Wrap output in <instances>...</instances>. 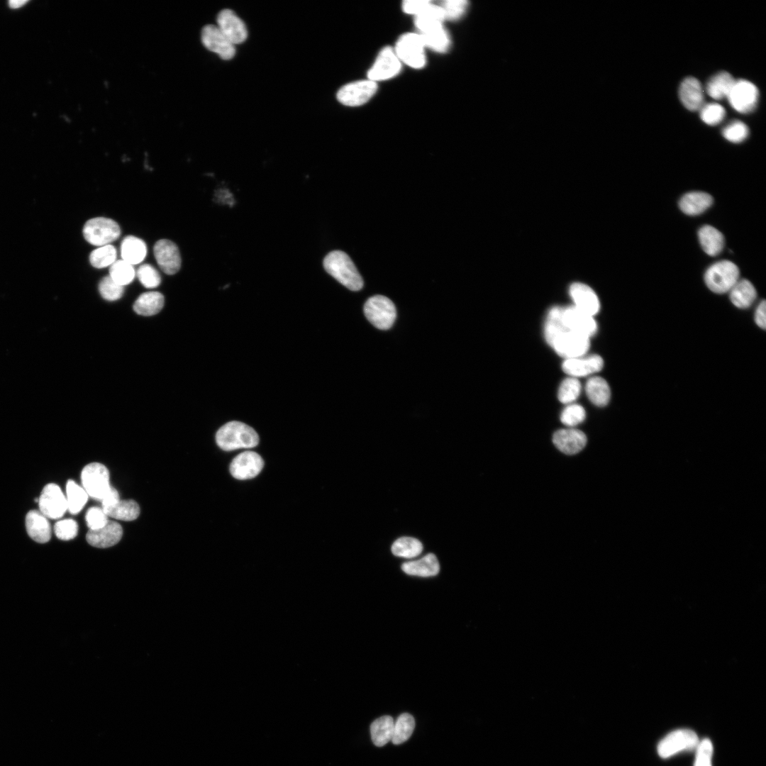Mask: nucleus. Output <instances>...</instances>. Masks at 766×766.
<instances>
[{"label": "nucleus", "instance_id": "nucleus-1", "mask_svg": "<svg viewBox=\"0 0 766 766\" xmlns=\"http://www.w3.org/2000/svg\"><path fill=\"white\" fill-rule=\"evenodd\" d=\"M326 271L343 286L352 291L363 287V280L353 262L344 252L334 250L323 260Z\"/></svg>", "mask_w": 766, "mask_h": 766}, {"label": "nucleus", "instance_id": "nucleus-2", "mask_svg": "<svg viewBox=\"0 0 766 766\" xmlns=\"http://www.w3.org/2000/svg\"><path fill=\"white\" fill-rule=\"evenodd\" d=\"M216 441L222 450L231 451L255 447L259 443V436L250 426L233 421L224 424L218 430Z\"/></svg>", "mask_w": 766, "mask_h": 766}, {"label": "nucleus", "instance_id": "nucleus-3", "mask_svg": "<svg viewBox=\"0 0 766 766\" xmlns=\"http://www.w3.org/2000/svg\"><path fill=\"white\" fill-rule=\"evenodd\" d=\"M739 269L729 260H721L711 265L704 274L707 287L714 293L728 292L739 280Z\"/></svg>", "mask_w": 766, "mask_h": 766}, {"label": "nucleus", "instance_id": "nucleus-4", "mask_svg": "<svg viewBox=\"0 0 766 766\" xmlns=\"http://www.w3.org/2000/svg\"><path fill=\"white\" fill-rule=\"evenodd\" d=\"M83 235L90 244L96 246L110 245L121 235L119 225L113 219L96 217L88 220L83 228Z\"/></svg>", "mask_w": 766, "mask_h": 766}, {"label": "nucleus", "instance_id": "nucleus-5", "mask_svg": "<svg viewBox=\"0 0 766 766\" xmlns=\"http://www.w3.org/2000/svg\"><path fill=\"white\" fill-rule=\"evenodd\" d=\"M81 479L88 496L100 501L112 488L108 469L99 462L86 465L82 471Z\"/></svg>", "mask_w": 766, "mask_h": 766}, {"label": "nucleus", "instance_id": "nucleus-6", "mask_svg": "<svg viewBox=\"0 0 766 766\" xmlns=\"http://www.w3.org/2000/svg\"><path fill=\"white\" fill-rule=\"evenodd\" d=\"M364 313L367 320L381 330L390 328L396 317L394 303L382 295H374L369 298L365 304Z\"/></svg>", "mask_w": 766, "mask_h": 766}, {"label": "nucleus", "instance_id": "nucleus-7", "mask_svg": "<svg viewBox=\"0 0 766 766\" xmlns=\"http://www.w3.org/2000/svg\"><path fill=\"white\" fill-rule=\"evenodd\" d=\"M425 48L418 33H407L398 39L394 50L401 62L412 68L420 69L426 64Z\"/></svg>", "mask_w": 766, "mask_h": 766}, {"label": "nucleus", "instance_id": "nucleus-8", "mask_svg": "<svg viewBox=\"0 0 766 766\" xmlns=\"http://www.w3.org/2000/svg\"><path fill=\"white\" fill-rule=\"evenodd\" d=\"M696 733L689 729H679L667 735L658 744L657 753L662 758H667L679 752L692 750L699 744Z\"/></svg>", "mask_w": 766, "mask_h": 766}, {"label": "nucleus", "instance_id": "nucleus-9", "mask_svg": "<svg viewBox=\"0 0 766 766\" xmlns=\"http://www.w3.org/2000/svg\"><path fill=\"white\" fill-rule=\"evenodd\" d=\"M377 85L370 79L359 80L343 86L337 92V99L348 106H358L365 104L375 94Z\"/></svg>", "mask_w": 766, "mask_h": 766}, {"label": "nucleus", "instance_id": "nucleus-10", "mask_svg": "<svg viewBox=\"0 0 766 766\" xmlns=\"http://www.w3.org/2000/svg\"><path fill=\"white\" fill-rule=\"evenodd\" d=\"M758 96L759 91L754 84L745 79H739L735 81L727 99L736 111L747 113L755 109Z\"/></svg>", "mask_w": 766, "mask_h": 766}, {"label": "nucleus", "instance_id": "nucleus-11", "mask_svg": "<svg viewBox=\"0 0 766 766\" xmlns=\"http://www.w3.org/2000/svg\"><path fill=\"white\" fill-rule=\"evenodd\" d=\"M551 347L566 359L579 357L589 348V338L579 333L566 330L553 343Z\"/></svg>", "mask_w": 766, "mask_h": 766}, {"label": "nucleus", "instance_id": "nucleus-12", "mask_svg": "<svg viewBox=\"0 0 766 766\" xmlns=\"http://www.w3.org/2000/svg\"><path fill=\"white\" fill-rule=\"evenodd\" d=\"M38 501L40 511L49 518H60L67 510L66 496L60 487L53 483L43 488Z\"/></svg>", "mask_w": 766, "mask_h": 766}, {"label": "nucleus", "instance_id": "nucleus-13", "mask_svg": "<svg viewBox=\"0 0 766 766\" xmlns=\"http://www.w3.org/2000/svg\"><path fill=\"white\" fill-rule=\"evenodd\" d=\"M401 61L394 49L385 47L379 52L367 72L368 79L377 82L395 77L401 70Z\"/></svg>", "mask_w": 766, "mask_h": 766}, {"label": "nucleus", "instance_id": "nucleus-14", "mask_svg": "<svg viewBox=\"0 0 766 766\" xmlns=\"http://www.w3.org/2000/svg\"><path fill=\"white\" fill-rule=\"evenodd\" d=\"M157 265L163 272L172 275L181 267V256L177 245L167 239L157 240L153 248Z\"/></svg>", "mask_w": 766, "mask_h": 766}, {"label": "nucleus", "instance_id": "nucleus-15", "mask_svg": "<svg viewBox=\"0 0 766 766\" xmlns=\"http://www.w3.org/2000/svg\"><path fill=\"white\" fill-rule=\"evenodd\" d=\"M201 41L210 51L217 53L225 60L233 58L235 53L234 45L223 35L217 26L209 24L201 30Z\"/></svg>", "mask_w": 766, "mask_h": 766}, {"label": "nucleus", "instance_id": "nucleus-16", "mask_svg": "<svg viewBox=\"0 0 766 766\" xmlns=\"http://www.w3.org/2000/svg\"><path fill=\"white\" fill-rule=\"evenodd\" d=\"M264 461L261 456L253 451H245L232 460L230 472L233 477L240 480L256 477L262 470Z\"/></svg>", "mask_w": 766, "mask_h": 766}, {"label": "nucleus", "instance_id": "nucleus-17", "mask_svg": "<svg viewBox=\"0 0 766 766\" xmlns=\"http://www.w3.org/2000/svg\"><path fill=\"white\" fill-rule=\"evenodd\" d=\"M217 26L234 45L244 42L248 31L244 22L231 9H223L217 16Z\"/></svg>", "mask_w": 766, "mask_h": 766}, {"label": "nucleus", "instance_id": "nucleus-18", "mask_svg": "<svg viewBox=\"0 0 766 766\" xmlns=\"http://www.w3.org/2000/svg\"><path fill=\"white\" fill-rule=\"evenodd\" d=\"M562 321L567 330L579 333L587 338L594 335L597 324L590 316L574 306L563 309Z\"/></svg>", "mask_w": 766, "mask_h": 766}, {"label": "nucleus", "instance_id": "nucleus-19", "mask_svg": "<svg viewBox=\"0 0 766 766\" xmlns=\"http://www.w3.org/2000/svg\"><path fill=\"white\" fill-rule=\"evenodd\" d=\"M553 442L562 453L574 455L584 448L587 444V437L582 431L578 429H560L553 434Z\"/></svg>", "mask_w": 766, "mask_h": 766}, {"label": "nucleus", "instance_id": "nucleus-20", "mask_svg": "<svg viewBox=\"0 0 766 766\" xmlns=\"http://www.w3.org/2000/svg\"><path fill=\"white\" fill-rule=\"evenodd\" d=\"M123 535L121 526L115 521L107 523L96 530H89L86 535L88 543L99 548H106L118 543Z\"/></svg>", "mask_w": 766, "mask_h": 766}, {"label": "nucleus", "instance_id": "nucleus-21", "mask_svg": "<svg viewBox=\"0 0 766 766\" xmlns=\"http://www.w3.org/2000/svg\"><path fill=\"white\" fill-rule=\"evenodd\" d=\"M679 97L684 106L691 111H699L704 104L702 86L692 77L685 78L680 84Z\"/></svg>", "mask_w": 766, "mask_h": 766}, {"label": "nucleus", "instance_id": "nucleus-22", "mask_svg": "<svg viewBox=\"0 0 766 766\" xmlns=\"http://www.w3.org/2000/svg\"><path fill=\"white\" fill-rule=\"evenodd\" d=\"M570 294L575 304L574 306L580 311L592 316L599 311V300L589 286L574 283L570 286Z\"/></svg>", "mask_w": 766, "mask_h": 766}, {"label": "nucleus", "instance_id": "nucleus-23", "mask_svg": "<svg viewBox=\"0 0 766 766\" xmlns=\"http://www.w3.org/2000/svg\"><path fill=\"white\" fill-rule=\"evenodd\" d=\"M604 365L601 356L592 355L587 357L566 359L562 363L563 371L572 377H584L599 372Z\"/></svg>", "mask_w": 766, "mask_h": 766}, {"label": "nucleus", "instance_id": "nucleus-24", "mask_svg": "<svg viewBox=\"0 0 766 766\" xmlns=\"http://www.w3.org/2000/svg\"><path fill=\"white\" fill-rule=\"evenodd\" d=\"M26 528L28 535L37 543H45L50 539V523L40 511L31 510L27 514Z\"/></svg>", "mask_w": 766, "mask_h": 766}, {"label": "nucleus", "instance_id": "nucleus-25", "mask_svg": "<svg viewBox=\"0 0 766 766\" xmlns=\"http://www.w3.org/2000/svg\"><path fill=\"white\" fill-rule=\"evenodd\" d=\"M401 570L409 575L429 577L438 574L440 565L437 557L428 553L421 559L403 563Z\"/></svg>", "mask_w": 766, "mask_h": 766}, {"label": "nucleus", "instance_id": "nucleus-26", "mask_svg": "<svg viewBox=\"0 0 766 766\" xmlns=\"http://www.w3.org/2000/svg\"><path fill=\"white\" fill-rule=\"evenodd\" d=\"M713 203L712 196L703 192H691L682 196L679 201L681 211L689 216L702 213Z\"/></svg>", "mask_w": 766, "mask_h": 766}, {"label": "nucleus", "instance_id": "nucleus-27", "mask_svg": "<svg viewBox=\"0 0 766 766\" xmlns=\"http://www.w3.org/2000/svg\"><path fill=\"white\" fill-rule=\"evenodd\" d=\"M699 240L703 250L710 256L718 255L724 246V237L716 228L705 225L698 232Z\"/></svg>", "mask_w": 766, "mask_h": 766}, {"label": "nucleus", "instance_id": "nucleus-28", "mask_svg": "<svg viewBox=\"0 0 766 766\" xmlns=\"http://www.w3.org/2000/svg\"><path fill=\"white\" fill-rule=\"evenodd\" d=\"M424 43L425 47L438 52H446L450 45V39L448 33L443 24L431 27L418 33Z\"/></svg>", "mask_w": 766, "mask_h": 766}, {"label": "nucleus", "instance_id": "nucleus-29", "mask_svg": "<svg viewBox=\"0 0 766 766\" xmlns=\"http://www.w3.org/2000/svg\"><path fill=\"white\" fill-rule=\"evenodd\" d=\"M121 254L122 260L132 265H138L146 256V244L143 240L135 236H126L121 242Z\"/></svg>", "mask_w": 766, "mask_h": 766}, {"label": "nucleus", "instance_id": "nucleus-30", "mask_svg": "<svg viewBox=\"0 0 766 766\" xmlns=\"http://www.w3.org/2000/svg\"><path fill=\"white\" fill-rule=\"evenodd\" d=\"M728 292L731 302L739 309L750 307L757 297L755 287L748 279L738 280Z\"/></svg>", "mask_w": 766, "mask_h": 766}, {"label": "nucleus", "instance_id": "nucleus-31", "mask_svg": "<svg viewBox=\"0 0 766 766\" xmlns=\"http://www.w3.org/2000/svg\"><path fill=\"white\" fill-rule=\"evenodd\" d=\"M735 81L730 73L724 71L719 72L708 80L706 85V93L712 99L716 100L727 98Z\"/></svg>", "mask_w": 766, "mask_h": 766}, {"label": "nucleus", "instance_id": "nucleus-32", "mask_svg": "<svg viewBox=\"0 0 766 766\" xmlns=\"http://www.w3.org/2000/svg\"><path fill=\"white\" fill-rule=\"evenodd\" d=\"M163 295L158 292H148L140 294L133 304V310L139 315L150 316L159 313L164 306Z\"/></svg>", "mask_w": 766, "mask_h": 766}, {"label": "nucleus", "instance_id": "nucleus-33", "mask_svg": "<svg viewBox=\"0 0 766 766\" xmlns=\"http://www.w3.org/2000/svg\"><path fill=\"white\" fill-rule=\"evenodd\" d=\"M585 390L589 400L597 406H606L611 398V390L602 377H593L586 383Z\"/></svg>", "mask_w": 766, "mask_h": 766}, {"label": "nucleus", "instance_id": "nucleus-34", "mask_svg": "<svg viewBox=\"0 0 766 766\" xmlns=\"http://www.w3.org/2000/svg\"><path fill=\"white\" fill-rule=\"evenodd\" d=\"M394 721L390 716H383L374 720L370 726L373 743L382 747L392 740Z\"/></svg>", "mask_w": 766, "mask_h": 766}, {"label": "nucleus", "instance_id": "nucleus-35", "mask_svg": "<svg viewBox=\"0 0 766 766\" xmlns=\"http://www.w3.org/2000/svg\"><path fill=\"white\" fill-rule=\"evenodd\" d=\"M107 516L130 521L136 519L140 514V507L133 500H119L114 504L102 509Z\"/></svg>", "mask_w": 766, "mask_h": 766}, {"label": "nucleus", "instance_id": "nucleus-36", "mask_svg": "<svg viewBox=\"0 0 766 766\" xmlns=\"http://www.w3.org/2000/svg\"><path fill=\"white\" fill-rule=\"evenodd\" d=\"M562 311L563 309L555 306L548 313L544 333L546 342L550 346L558 335L567 330L562 321Z\"/></svg>", "mask_w": 766, "mask_h": 766}, {"label": "nucleus", "instance_id": "nucleus-37", "mask_svg": "<svg viewBox=\"0 0 766 766\" xmlns=\"http://www.w3.org/2000/svg\"><path fill=\"white\" fill-rule=\"evenodd\" d=\"M88 494L83 487L75 482L69 480L66 484L67 510L72 514H78L85 505Z\"/></svg>", "mask_w": 766, "mask_h": 766}, {"label": "nucleus", "instance_id": "nucleus-38", "mask_svg": "<svg viewBox=\"0 0 766 766\" xmlns=\"http://www.w3.org/2000/svg\"><path fill=\"white\" fill-rule=\"evenodd\" d=\"M423 550L422 543L416 538L401 537L392 545V553L398 557L412 558L419 555Z\"/></svg>", "mask_w": 766, "mask_h": 766}, {"label": "nucleus", "instance_id": "nucleus-39", "mask_svg": "<svg viewBox=\"0 0 766 766\" xmlns=\"http://www.w3.org/2000/svg\"><path fill=\"white\" fill-rule=\"evenodd\" d=\"M415 727L413 717L408 714H401L394 722L392 742L399 745L406 742L411 736Z\"/></svg>", "mask_w": 766, "mask_h": 766}, {"label": "nucleus", "instance_id": "nucleus-40", "mask_svg": "<svg viewBox=\"0 0 766 766\" xmlns=\"http://www.w3.org/2000/svg\"><path fill=\"white\" fill-rule=\"evenodd\" d=\"M109 276L115 282L124 287L133 280L135 271L132 265L123 260H119L111 265Z\"/></svg>", "mask_w": 766, "mask_h": 766}, {"label": "nucleus", "instance_id": "nucleus-41", "mask_svg": "<svg viewBox=\"0 0 766 766\" xmlns=\"http://www.w3.org/2000/svg\"><path fill=\"white\" fill-rule=\"evenodd\" d=\"M116 248L112 245L101 246L94 250L89 255L90 264L96 268L111 266L116 258Z\"/></svg>", "mask_w": 766, "mask_h": 766}, {"label": "nucleus", "instance_id": "nucleus-42", "mask_svg": "<svg viewBox=\"0 0 766 766\" xmlns=\"http://www.w3.org/2000/svg\"><path fill=\"white\" fill-rule=\"evenodd\" d=\"M581 384L579 380L574 377L564 379L558 389V399L564 404L571 403L579 395Z\"/></svg>", "mask_w": 766, "mask_h": 766}, {"label": "nucleus", "instance_id": "nucleus-43", "mask_svg": "<svg viewBox=\"0 0 766 766\" xmlns=\"http://www.w3.org/2000/svg\"><path fill=\"white\" fill-rule=\"evenodd\" d=\"M699 111L701 120L711 126L718 124L726 116L724 108L717 103L704 104Z\"/></svg>", "mask_w": 766, "mask_h": 766}, {"label": "nucleus", "instance_id": "nucleus-44", "mask_svg": "<svg viewBox=\"0 0 766 766\" xmlns=\"http://www.w3.org/2000/svg\"><path fill=\"white\" fill-rule=\"evenodd\" d=\"M748 134V127L740 121L729 123L722 130V135L726 140L736 143L743 141Z\"/></svg>", "mask_w": 766, "mask_h": 766}, {"label": "nucleus", "instance_id": "nucleus-45", "mask_svg": "<svg viewBox=\"0 0 766 766\" xmlns=\"http://www.w3.org/2000/svg\"><path fill=\"white\" fill-rule=\"evenodd\" d=\"M135 274L140 283L146 288L157 287L161 282V277L157 270L149 264L140 265Z\"/></svg>", "mask_w": 766, "mask_h": 766}, {"label": "nucleus", "instance_id": "nucleus-46", "mask_svg": "<svg viewBox=\"0 0 766 766\" xmlns=\"http://www.w3.org/2000/svg\"><path fill=\"white\" fill-rule=\"evenodd\" d=\"M99 291L101 296L107 301H116L119 299L123 294V286L115 282L110 276L104 277L99 284Z\"/></svg>", "mask_w": 766, "mask_h": 766}, {"label": "nucleus", "instance_id": "nucleus-47", "mask_svg": "<svg viewBox=\"0 0 766 766\" xmlns=\"http://www.w3.org/2000/svg\"><path fill=\"white\" fill-rule=\"evenodd\" d=\"M443 9L445 20H457L462 17L467 7L468 1L465 0H446L440 4Z\"/></svg>", "mask_w": 766, "mask_h": 766}, {"label": "nucleus", "instance_id": "nucleus-48", "mask_svg": "<svg viewBox=\"0 0 766 766\" xmlns=\"http://www.w3.org/2000/svg\"><path fill=\"white\" fill-rule=\"evenodd\" d=\"M585 416V410L581 405L571 404L562 411L560 421L566 426H574L584 421Z\"/></svg>", "mask_w": 766, "mask_h": 766}, {"label": "nucleus", "instance_id": "nucleus-49", "mask_svg": "<svg viewBox=\"0 0 766 766\" xmlns=\"http://www.w3.org/2000/svg\"><path fill=\"white\" fill-rule=\"evenodd\" d=\"M54 532L60 540H71L77 535L78 525L73 519L61 520L55 524Z\"/></svg>", "mask_w": 766, "mask_h": 766}, {"label": "nucleus", "instance_id": "nucleus-50", "mask_svg": "<svg viewBox=\"0 0 766 766\" xmlns=\"http://www.w3.org/2000/svg\"><path fill=\"white\" fill-rule=\"evenodd\" d=\"M694 766H711L713 745L711 740L705 738L700 741L696 748Z\"/></svg>", "mask_w": 766, "mask_h": 766}, {"label": "nucleus", "instance_id": "nucleus-51", "mask_svg": "<svg viewBox=\"0 0 766 766\" xmlns=\"http://www.w3.org/2000/svg\"><path fill=\"white\" fill-rule=\"evenodd\" d=\"M85 520L89 530H96L104 526L107 522L108 516L102 508L93 506L88 509Z\"/></svg>", "mask_w": 766, "mask_h": 766}, {"label": "nucleus", "instance_id": "nucleus-52", "mask_svg": "<svg viewBox=\"0 0 766 766\" xmlns=\"http://www.w3.org/2000/svg\"><path fill=\"white\" fill-rule=\"evenodd\" d=\"M431 2L427 0H406L403 2L402 8L405 13L416 16L424 11Z\"/></svg>", "mask_w": 766, "mask_h": 766}, {"label": "nucleus", "instance_id": "nucleus-53", "mask_svg": "<svg viewBox=\"0 0 766 766\" xmlns=\"http://www.w3.org/2000/svg\"><path fill=\"white\" fill-rule=\"evenodd\" d=\"M766 304L765 301L762 300L757 306L755 310V323L761 328L765 329L766 327Z\"/></svg>", "mask_w": 766, "mask_h": 766}, {"label": "nucleus", "instance_id": "nucleus-54", "mask_svg": "<svg viewBox=\"0 0 766 766\" xmlns=\"http://www.w3.org/2000/svg\"><path fill=\"white\" fill-rule=\"evenodd\" d=\"M28 1L26 0H11L9 2V6L12 9H17L23 6Z\"/></svg>", "mask_w": 766, "mask_h": 766}]
</instances>
